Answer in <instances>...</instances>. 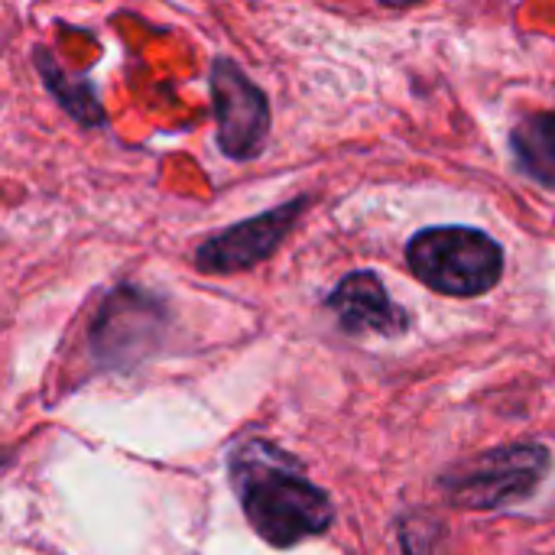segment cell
<instances>
[{
	"instance_id": "1",
	"label": "cell",
	"mask_w": 555,
	"mask_h": 555,
	"mask_svg": "<svg viewBox=\"0 0 555 555\" xmlns=\"http://www.w3.org/2000/svg\"><path fill=\"white\" fill-rule=\"evenodd\" d=\"M231 478L250 527L273 546H296L319 537L332 524L325 491L302 478L299 465L267 442L237 449Z\"/></svg>"
},
{
	"instance_id": "2",
	"label": "cell",
	"mask_w": 555,
	"mask_h": 555,
	"mask_svg": "<svg viewBox=\"0 0 555 555\" xmlns=\"http://www.w3.org/2000/svg\"><path fill=\"white\" fill-rule=\"evenodd\" d=\"M406 263L429 289L472 299L501 283L504 247L481 228L439 224L423 228L406 241Z\"/></svg>"
},
{
	"instance_id": "3",
	"label": "cell",
	"mask_w": 555,
	"mask_h": 555,
	"mask_svg": "<svg viewBox=\"0 0 555 555\" xmlns=\"http://www.w3.org/2000/svg\"><path fill=\"white\" fill-rule=\"evenodd\" d=\"M550 468V452L540 446H507L485 452L462 468H455L442 488L452 504L465 511H498L504 504L524 501L543 481Z\"/></svg>"
},
{
	"instance_id": "4",
	"label": "cell",
	"mask_w": 555,
	"mask_h": 555,
	"mask_svg": "<svg viewBox=\"0 0 555 555\" xmlns=\"http://www.w3.org/2000/svg\"><path fill=\"white\" fill-rule=\"evenodd\" d=\"M218 146L228 159H254L270 137V101L260 85L247 78V72L234 62L218 55L208 75Z\"/></svg>"
},
{
	"instance_id": "5",
	"label": "cell",
	"mask_w": 555,
	"mask_h": 555,
	"mask_svg": "<svg viewBox=\"0 0 555 555\" xmlns=\"http://www.w3.org/2000/svg\"><path fill=\"white\" fill-rule=\"evenodd\" d=\"M306 205H309V198L299 195L286 205H276L263 215H254L247 221H237V224L218 231L215 237L198 244L195 267L202 273H241V270L263 263L270 254H276V247L296 228Z\"/></svg>"
},
{
	"instance_id": "6",
	"label": "cell",
	"mask_w": 555,
	"mask_h": 555,
	"mask_svg": "<svg viewBox=\"0 0 555 555\" xmlns=\"http://www.w3.org/2000/svg\"><path fill=\"white\" fill-rule=\"evenodd\" d=\"M166 328V306L137 286L114 289L94 322L91 345L107 364H130L146 354Z\"/></svg>"
},
{
	"instance_id": "7",
	"label": "cell",
	"mask_w": 555,
	"mask_h": 555,
	"mask_svg": "<svg viewBox=\"0 0 555 555\" xmlns=\"http://www.w3.org/2000/svg\"><path fill=\"white\" fill-rule=\"evenodd\" d=\"M325 306L335 312L338 325L351 335H403L410 328L406 309H400L384 280L371 270L348 273L325 299Z\"/></svg>"
},
{
	"instance_id": "8",
	"label": "cell",
	"mask_w": 555,
	"mask_h": 555,
	"mask_svg": "<svg viewBox=\"0 0 555 555\" xmlns=\"http://www.w3.org/2000/svg\"><path fill=\"white\" fill-rule=\"evenodd\" d=\"M511 153L524 176L553 189L555 185V114L533 111L524 114L511 130Z\"/></svg>"
},
{
	"instance_id": "9",
	"label": "cell",
	"mask_w": 555,
	"mask_h": 555,
	"mask_svg": "<svg viewBox=\"0 0 555 555\" xmlns=\"http://www.w3.org/2000/svg\"><path fill=\"white\" fill-rule=\"evenodd\" d=\"M36 65H39V75H42L46 88L59 98V104H62L78 124H85V127H104V124H107V114H104V107L98 104V94H94L91 81L65 75L62 65H59L46 49L36 52Z\"/></svg>"
},
{
	"instance_id": "10",
	"label": "cell",
	"mask_w": 555,
	"mask_h": 555,
	"mask_svg": "<svg viewBox=\"0 0 555 555\" xmlns=\"http://www.w3.org/2000/svg\"><path fill=\"white\" fill-rule=\"evenodd\" d=\"M377 3H384V7H416V3H426V0H377Z\"/></svg>"
},
{
	"instance_id": "11",
	"label": "cell",
	"mask_w": 555,
	"mask_h": 555,
	"mask_svg": "<svg viewBox=\"0 0 555 555\" xmlns=\"http://www.w3.org/2000/svg\"><path fill=\"white\" fill-rule=\"evenodd\" d=\"M403 550H406V555H423V553H416V546H413V540H410V537L403 540Z\"/></svg>"
}]
</instances>
